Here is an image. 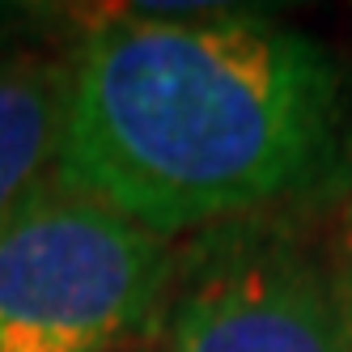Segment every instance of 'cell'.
Wrapping results in <instances>:
<instances>
[{
    "instance_id": "1",
    "label": "cell",
    "mask_w": 352,
    "mask_h": 352,
    "mask_svg": "<svg viewBox=\"0 0 352 352\" xmlns=\"http://www.w3.org/2000/svg\"><path fill=\"white\" fill-rule=\"evenodd\" d=\"M344 72L263 17H111L68 64L52 179L174 242L310 195L344 148Z\"/></svg>"
},
{
    "instance_id": "2",
    "label": "cell",
    "mask_w": 352,
    "mask_h": 352,
    "mask_svg": "<svg viewBox=\"0 0 352 352\" xmlns=\"http://www.w3.org/2000/svg\"><path fill=\"white\" fill-rule=\"evenodd\" d=\"M174 242L47 183L0 230V352H115L157 322Z\"/></svg>"
},
{
    "instance_id": "3",
    "label": "cell",
    "mask_w": 352,
    "mask_h": 352,
    "mask_svg": "<svg viewBox=\"0 0 352 352\" xmlns=\"http://www.w3.org/2000/svg\"><path fill=\"white\" fill-rule=\"evenodd\" d=\"M162 352H352L336 263L267 225H221L162 297Z\"/></svg>"
},
{
    "instance_id": "4",
    "label": "cell",
    "mask_w": 352,
    "mask_h": 352,
    "mask_svg": "<svg viewBox=\"0 0 352 352\" xmlns=\"http://www.w3.org/2000/svg\"><path fill=\"white\" fill-rule=\"evenodd\" d=\"M68 68L21 56L0 64V230L52 183Z\"/></svg>"
},
{
    "instance_id": "5",
    "label": "cell",
    "mask_w": 352,
    "mask_h": 352,
    "mask_svg": "<svg viewBox=\"0 0 352 352\" xmlns=\"http://www.w3.org/2000/svg\"><path fill=\"white\" fill-rule=\"evenodd\" d=\"M336 276H340V289H344V301L352 310V199H348V212H344V225H340V250H336Z\"/></svg>"
}]
</instances>
